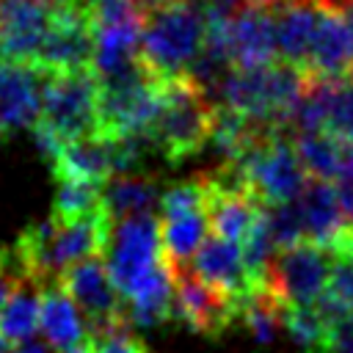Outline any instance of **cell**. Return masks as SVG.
I'll return each instance as SVG.
<instances>
[{
  "mask_svg": "<svg viewBox=\"0 0 353 353\" xmlns=\"http://www.w3.org/2000/svg\"><path fill=\"white\" fill-rule=\"evenodd\" d=\"M113 226L116 221L102 204L99 212L80 221L47 218V221L28 223L22 234L14 240V248L28 276L41 284H50L72 265L88 256H105L113 237Z\"/></svg>",
  "mask_w": 353,
  "mask_h": 353,
  "instance_id": "cell-1",
  "label": "cell"
},
{
  "mask_svg": "<svg viewBox=\"0 0 353 353\" xmlns=\"http://www.w3.org/2000/svg\"><path fill=\"white\" fill-rule=\"evenodd\" d=\"M309 74L298 66L276 61L262 69H229L212 91V102L226 105L256 127L287 130L303 99Z\"/></svg>",
  "mask_w": 353,
  "mask_h": 353,
  "instance_id": "cell-2",
  "label": "cell"
},
{
  "mask_svg": "<svg viewBox=\"0 0 353 353\" xmlns=\"http://www.w3.org/2000/svg\"><path fill=\"white\" fill-rule=\"evenodd\" d=\"M207 8L199 0H165L152 6L143 28L138 58L154 77H174L193 69L204 47Z\"/></svg>",
  "mask_w": 353,
  "mask_h": 353,
  "instance_id": "cell-3",
  "label": "cell"
},
{
  "mask_svg": "<svg viewBox=\"0 0 353 353\" xmlns=\"http://www.w3.org/2000/svg\"><path fill=\"white\" fill-rule=\"evenodd\" d=\"M215 102L193 80V74L160 77V113L149 132V143L171 165L199 154L210 143Z\"/></svg>",
  "mask_w": 353,
  "mask_h": 353,
  "instance_id": "cell-4",
  "label": "cell"
},
{
  "mask_svg": "<svg viewBox=\"0 0 353 353\" xmlns=\"http://www.w3.org/2000/svg\"><path fill=\"white\" fill-rule=\"evenodd\" d=\"M232 163L240 168L262 207L295 201L309 182V174L298 160L292 132L287 130H259Z\"/></svg>",
  "mask_w": 353,
  "mask_h": 353,
  "instance_id": "cell-5",
  "label": "cell"
},
{
  "mask_svg": "<svg viewBox=\"0 0 353 353\" xmlns=\"http://www.w3.org/2000/svg\"><path fill=\"white\" fill-rule=\"evenodd\" d=\"M63 143L99 132V80L94 69L50 72L39 121Z\"/></svg>",
  "mask_w": 353,
  "mask_h": 353,
  "instance_id": "cell-6",
  "label": "cell"
},
{
  "mask_svg": "<svg viewBox=\"0 0 353 353\" xmlns=\"http://www.w3.org/2000/svg\"><path fill=\"white\" fill-rule=\"evenodd\" d=\"M165 259L160 240V221L154 212H141L121 218L113 226V237L105 254V265L113 287L127 301V295Z\"/></svg>",
  "mask_w": 353,
  "mask_h": 353,
  "instance_id": "cell-7",
  "label": "cell"
},
{
  "mask_svg": "<svg viewBox=\"0 0 353 353\" xmlns=\"http://www.w3.org/2000/svg\"><path fill=\"white\" fill-rule=\"evenodd\" d=\"M334 254L328 245L298 243L276 251L268 273V290L292 306H314L328 290Z\"/></svg>",
  "mask_w": 353,
  "mask_h": 353,
  "instance_id": "cell-8",
  "label": "cell"
},
{
  "mask_svg": "<svg viewBox=\"0 0 353 353\" xmlns=\"http://www.w3.org/2000/svg\"><path fill=\"white\" fill-rule=\"evenodd\" d=\"M174 309L171 320L182 323L199 336L218 339L234 323H240V306L207 287L188 265L174 268Z\"/></svg>",
  "mask_w": 353,
  "mask_h": 353,
  "instance_id": "cell-9",
  "label": "cell"
},
{
  "mask_svg": "<svg viewBox=\"0 0 353 353\" xmlns=\"http://www.w3.org/2000/svg\"><path fill=\"white\" fill-rule=\"evenodd\" d=\"M290 132H328L339 141L353 143V74L336 80L309 77Z\"/></svg>",
  "mask_w": 353,
  "mask_h": 353,
  "instance_id": "cell-10",
  "label": "cell"
},
{
  "mask_svg": "<svg viewBox=\"0 0 353 353\" xmlns=\"http://www.w3.org/2000/svg\"><path fill=\"white\" fill-rule=\"evenodd\" d=\"M50 72L88 69L94 61V30L85 6L77 0L63 8H52L50 28L33 58Z\"/></svg>",
  "mask_w": 353,
  "mask_h": 353,
  "instance_id": "cell-11",
  "label": "cell"
},
{
  "mask_svg": "<svg viewBox=\"0 0 353 353\" xmlns=\"http://www.w3.org/2000/svg\"><path fill=\"white\" fill-rule=\"evenodd\" d=\"M55 281L80 306V312L88 320V328L130 320L127 303L110 281L105 256H88V259L66 268Z\"/></svg>",
  "mask_w": 353,
  "mask_h": 353,
  "instance_id": "cell-12",
  "label": "cell"
},
{
  "mask_svg": "<svg viewBox=\"0 0 353 353\" xmlns=\"http://www.w3.org/2000/svg\"><path fill=\"white\" fill-rule=\"evenodd\" d=\"M229 50L232 69H262L279 61L270 0H234Z\"/></svg>",
  "mask_w": 353,
  "mask_h": 353,
  "instance_id": "cell-13",
  "label": "cell"
},
{
  "mask_svg": "<svg viewBox=\"0 0 353 353\" xmlns=\"http://www.w3.org/2000/svg\"><path fill=\"white\" fill-rule=\"evenodd\" d=\"M50 69L36 61H6L0 66V143L25 127H36Z\"/></svg>",
  "mask_w": 353,
  "mask_h": 353,
  "instance_id": "cell-14",
  "label": "cell"
},
{
  "mask_svg": "<svg viewBox=\"0 0 353 353\" xmlns=\"http://www.w3.org/2000/svg\"><path fill=\"white\" fill-rule=\"evenodd\" d=\"M188 268L207 287H212L215 292H221L223 298H229L237 306H243V301L254 292V284L243 265V251L237 243H232L226 237L207 234V240L199 245V251L193 254Z\"/></svg>",
  "mask_w": 353,
  "mask_h": 353,
  "instance_id": "cell-15",
  "label": "cell"
},
{
  "mask_svg": "<svg viewBox=\"0 0 353 353\" xmlns=\"http://www.w3.org/2000/svg\"><path fill=\"white\" fill-rule=\"evenodd\" d=\"M317 25L309 47V58L303 66V74L309 77H323V80H336L353 74V30L342 19V14L317 0Z\"/></svg>",
  "mask_w": 353,
  "mask_h": 353,
  "instance_id": "cell-16",
  "label": "cell"
},
{
  "mask_svg": "<svg viewBox=\"0 0 353 353\" xmlns=\"http://www.w3.org/2000/svg\"><path fill=\"white\" fill-rule=\"evenodd\" d=\"M55 182H88L108 185L116 176V152L113 141L102 135H88L77 141H66L61 152L50 163Z\"/></svg>",
  "mask_w": 353,
  "mask_h": 353,
  "instance_id": "cell-17",
  "label": "cell"
},
{
  "mask_svg": "<svg viewBox=\"0 0 353 353\" xmlns=\"http://www.w3.org/2000/svg\"><path fill=\"white\" fill-rule=\"evenodd\" d=\"M52 8L41 0H0V41L8 61H33L50 28Z\"/></svg>",
  "mask_w": 353,
  "mask_h": 353,
  "instance_id": "cell-18",
  "label": "cell"
},
{
  "mask_svg": "<svg viewBox=\"0 0 353 353\" xmlns=\"http://www.w3.org/2000/svg\"><path fill=\"white\" fill-rule=\"evenodd\" d=\"M39 331L44 334V342L58 353L88 342V320L80 306L58 287V281L44 284Z\"/></svg>",
  "mask_w": 353,
  "mask_h": 353,
  "instance_id": "cell-19",
  "label": "cell"
},
{
  "mask_svg": "<svg viewBox=\"0 0 353 353\" xmlns=\"http://www.w3.org/2000/svg\"><path fill=\"white\" fill-rule=\"evenodd\" d=\"M298 210H301V221H303V234L309 243L317 245H331V240L350 223L339 196L334 190L331 182L325 179H312L306 182V188L301 190V196L295 199Z\"/></svg>",
  "mask_w": 353,
  "mask_h": 353,
  "instance_id": "cell-20",
  "label": "cell"
},
{
  "mask_svg": "<svg viewBox=\"0 0 353 353\" xmlns=\"http://www.w3.org/2000/svg\"><path fill=\"white\" fill-rule=\"evenodd\" d=\"M127 317L141 328H154L171 320L174 309V270L171 262L163 259L130 295H127Z\"/></svg>",
  "mask_w": 353,
  "mask_h": 353,
  "instance_id": "cell-21",
  "label": "cell"
},
{
  "mask_svg": "<svg viewBox=\"0 0 353 353\" xmlns=\"http://www.w3.org/2000/svg\"><path fill=\"white\" fill-rule=\"evenodd\" d=\"M157 221H160V240H163L165 259L174 268L188 265L210 232L207 204L179 210V212H165V215H157Z\"/></svg>",
  "mask_w": 353,
  "mask_h": 353,
  "instance_id": "cell-22",
  "label": "cell"
},
{
  "mask_svg": "<svg viewBox=\"0 0 353 353\" xmlns=\"http://www.w3.org/2000/svg\"><path fill=\"white\" fill-rule=\"evenodd\" d=\"M41 292L44 284L36 279H22L6 306L0 309V336L14 347L22 342H30L39 331V314H41Z\"/></svg>",
  "mask_w": 353,
  "mask_h": 353,
  "instance_id": "cell-23",
  "label": "cell"
},
{
  "mask_svg": "<svg viewBox=\"0 0 353 353\" xmlns=\"http://www.w3.org/2000/svg\"><path fill=\"white\" fill-rule=\"evenodd\" d=\"M160 188L152 176L138 174H119L102 188V204L110 212V218L119 223L121 218L152 212L160 201Z\"/></svg>",
  "mask_w": 353,
  "mask_h": 353,
  "instance_id": "cell-24",
  "label": "cell"
},
{
  "mask_svg": "<svg viewBox=\"0 0 353 353\" xmlns=\"http://www.w3.org/2000/svg\"><path fill=\"white\" fill-rule=\"evenodd\" d=\"M279 317H281V328L292 336V342L303 353H325L328 323L317 312V306H292V303L281 301Z\"/></svg>",
  "mask_w": 353,
  "mask_h": 353,
  "instance_id": "cell-25",
  "label": "cell"
},
{
  "mask_svg": "<svg viewBox=\"0 0 353 353\" xmlns=\"http://www.w3.org/2000/svg\"><path fill=\"white\" fill-rule=\"evenodd\" d=\"M102 210V185L88 182H58L50 218L55 221H80Z\"/></svg>",
  "mask_w": 353,
  "mask_h": 353,
  "instance_id": "cell-26",
  "label": "cell"
},
{
  "mask_svg": "<svg viewBox=\"0 0 353 353\" xmlns=\"http://www.w3.org/2000/svg\"><path fill=\"white\" fill-rule=\"evenodd\" d=\"M314 306L328 323L325 353H353V312H347L328 290L320 295Z\"/></svg>",
  "mask_w": 353,
  "mask_h": 353,
  "instance_id": "cell-27",
  "label": "cell"
},
{
  "mask_svg": "<svg viewBox=\"0 0 353 353\" xmlns=\"http://www.w3.org/2000/svg\"><path fill=\"white\" fill-rule=\"evenodd\" d=\"M88 345L94 353H149L146 345L132 334L130 320L88 328Z\"/></svg>",
  "mask_w": 353,
  "mask_h": 353,
  "instance_id": "cell-28",
  "label": "cell"
},
{
  "mask_svg": "<svg viewBox=\"0 0 353 353\" xmlns=\"http://www.w3.org/2000/svg\"><path fill=\"white\" fill-rule=\"evenodd\" d=\"M268 218H270V234L276 248H290L306 240L303 234V221H301V210L298 201H287L279 207H268Z\"/></svg>",
  "mask_w": 353,
  "mask_h": 353,
  "instance_id": "cell-29",
  "label": "cell"
},
{
  "mask_svg": "<svg viewBox=\"0 0 353 353\" xmlns=\"http://www.w3.org/2000/svg\"><path fill=\"white\" fill-rule=\"evenodd\" d=\"M331 279H328V292L347 309L353 312V256L342 251H331Z\"/></svg>",
  "mask_w": 353,
  "mask_h": 353,
  "instance_id": "cell-30",
  "label": "cell"
},
{
  "mask_svg": "<svg viewBox=\"0 0 353 353\" xmlns=\"http://www.w3.org/2000/svg\"><path fill=\"white\" fill-rule=\"evenodd\" d=\"M22 279H30L14 243L11 245H0V309L6 306V301L11 298V292L17 290V284Z\"/></svg>",
  "mask_w": 353,
  "mask_h": 353,
  "instance_id": "cell-31",
  "label": "cell"
},
{
  "mask_svg": "<svg viewBox=\"0 0 353 353\" xmlns=\"http://www.w3.org/2000/svg\"><path fill=\"white\" fill-rule=\"evenodd\" d=\"M323 3L334 6V8L342 14V19L347 22V28L353 30V0H323Z\"/></svg>",
  "mask_w": 353,
  "mask_h": 353,
  "instance_id": "cell-32",
  "label": "cell"
},
{
  "mask_svg": "<svg viewBox=\"0 0 353 353\" xmlns=\"http://www.w3.org/2000/svg\"><path fill=\"white\" fill-rule=\"evenodd\" d=\"M11 353H52V350H50V345H47V342H36V339H30V342L14 345V347H11Z\"/></svg>",
  "mask_w": 353,
  "mask_h": 353,
  "instance_id": "cell-33",
  "label": "cell"
},
{
  "mask_svg": "<svg viewBox=\"0 0 353 353\" xmlns=\"http://www.w3.org/2000/svg\"><path fill=\"white\" fill-rule=\"evenodd\" d=\"M44 6H50V8H63V6H72V3H77V0H41Z\"/></svg>",
  "mask_w": 353,
  "mask_h": 353,
  "instance_id": "cell-34",
  "label": "cell"
},
{
  "mask_svg": "<svg viewBox=\"0 0 353 353\" xmlns=\"http://www.w3.org/2000/svg\"><path fill=\"white\" fill-rule=\"evenodd\" d=\"M63 353H94V350H91V345H88V342H83V345L69 347V350H63Z\"/></svg>",
  "mask_w": 353,
  "mask_h": 353,
  "instance_id": "cell-35",
  "label": "cell"
},
{
  "mask_svg": "<svg viewBox=\"0 0 353 353\" xmlns=\"http://www.w3.org/2000/svg\"><path fill=\"white\" fill-rule=\"evenodd\" d=\"M0 353H11V345H8L3 336H0Z\"/></svg>",
  "mask_w": 353,
  "mask_h": 353,
  "instance_id": "cell-36",
  "label": "cell"
},
{
  "mask_svg": "<svg viewBox=\"0 0 353 353\" xmlns=\"http://www.w3.org/2000/svg\"><path fill=\"white\" fill-rule=\"evenodd\" d=\"M201 6H215V3H232V0H199Z\"/></svg>",
  "mask_w": 353,
  "mask_h": 353,
  "instance_id": "cell-37",
  "label": "cell"
},
{
  "mask_svg": "<svg viewBox=\"0 0 353 353\" xmlns=\"http://www.w3.org/2000/svg\"><path fill=\"white\" fill-rule=\"evenodd\" d=\"M6 61H8V58H6V50H3V41H0V66H3Z\"/></svg>",
  "mask_w": 353,
  "mask_h": 353,
  "instance_id": "cell-38",
  "label": "cell"
},
{
  "mask_svg": "<svg viewBox=\"0 0 353 353\" xmlns=\"http://www.w3.org/2000/svg\"><path fill=\"white\" fill-rule=\"evenodd\" d=\"M160 3H165V0H146V6L152 8V6H160Z\"/></svg>",
  "mask_w": 353,
  "mask_h": 353,
  "instance_id": "cell-39",
  "label": "cell"
}]
</instances>
